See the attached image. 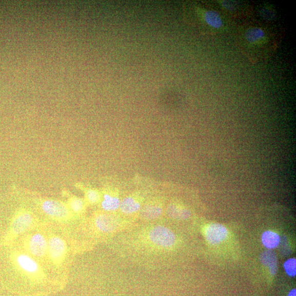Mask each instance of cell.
<instances>
[{
  "instance_id": "cell-4",
  "label": "cell",
  "mask_w": 296,
  "mask_h": 296,
  "mask_svg": "<svg viewBox=\"0 0 296 296\" xmlns=\"http://www.w3.org/2000/svg\"><path fill=\"white\" fill-rule=\"evenodd\" d=\"M47 252L51 261L55 265H60L67 253V246L65 241L58 236H53L48 242Z\"/></svg>"
},
{
  "instance_id": "cell-14",
  "label": "cell",
  "mask_w": 296,
  "mask_h": 296,
  "mask_svg": "<svg viewBox=\"0 0 296 296\" xmlns=\"http://www.w3.org/2000/svg\"><path fill=\"white\" fill-rule=\"evenodd\" d=\"M262 242L264 246L268 249H274L281 242V238L274 231L270 230L264 232L262 235Z\"/></svg>"
},
{
  "instance_id": "cell-12",
  "label": "cell",
  "mask_w": 296,
  "mask_h": 296,
  "mask_svg": "<svg viewBox=\"0 0 296 296\" xmlns=\"http://www.w3.org/2000/svg\"><path fill=\"white\" fill-rule=\"evenodd\" d=\"M167 213L169 217L177 220H186L191 216L190 211L179 203H172L167 206Z\"/></svg>"
},
{
  "instance_id": "cell-22",
  "label": "cell",
  "mask_w": 296,
  "mask_h": 296,
  "mask_svg": "<svg viewBox=\"0 0 296 296\" xmlns=\"http://www.w3.org/2000/svg\"><path fill=\"white\" fill-rule=\"evenodd\" d=\"M288 296H296V290L295 289L292 290L288 294Z\"/></svg>"
},
{
  "instance_id": "cell-13",
  "label": "cell",
  "mask_w": 296,
  "mask_h": 296,
  "mask_svg": "<svg viewBox=\"0 0 296 296\" xmlns=\"http://www.w3.org/2000/svg\"><path fill=\"white\" fill-rule=\"evenodd\" d=\"M260 260L264 266L268 268L272 275H275L278 271V261L277 254L272 250L263 251L260 255Z\"/></svg>"
},
{
  "instance_id": "cell-16",
  "label": "cell",
  "mask_w": 296,
  "mask_h": 296,
  "mask_svg": "<svg viewBox=\"0 0 296 296\" xmlns=\"http://www.w3.org/2000/svg\"><path fill=\"white\" fill-rule=\"evenodd\" d=\"M204 19L208 25L215 29L221 28L222 19L220 14L215 11H208L204 14Z\"/></svg>"
},
{
  "instance_id": "cell-7",
  "label": "cell",
  "mask_w": 296,
  "mask_h": 296,
  "mask_svg": "<svg viewBox=\"0 0 296 296\" xmlns=\"http://www.w3.org/2000/svg\"><path fill=\"white\" fill-rule=\"evenodd\" d=\"M228 234L227 228L219 223L208 225L205 231L206 241L211 245H218L225 241Z\"/></svg>"
},
{
  "instance_id": "cell-5",
  "label": "cell",
  "mask_w": 296,
  "mask_h": 296,
  "mask_svg": "<svg viewBox=\"0 0 296 296\" xmlns=\"http://www.w3.org/2000/svg\"><path fill=\"white\" fill-rule=\"evenodd\" d=\"M121 221L113 215L101 213L96 216L94 225L102 233H112L121 226Z\"/></svg>"
},
{
  "instance_id": "cell-1",
  "label": "cell",
  "mask_w": 296,
  "mask_h": 296,
  "mask_svg": "<svg viewBox=\"0 0 296 296\" xmlns=\"http://www.w3.org/2000/svg\"><path fill=\"white\" fill-rule=\"evenodd\" d=\"M148 238L152 245L161 249H171L176 242L173 232L163 226L152 227L148 231Z\"/></svg>"
},
{
  "instance_id": "cell-6",
  "label": "cell",
  "mask_w": 296,
  "mask_h": 296,
  "mask_svg": "<svg viewBox=\"0 0 296 296\" xmlns=\"http://www.w3.org/2000/svg\"><path fill=\"white\" fill-rule=\"evenodd\" d=\"M163 207L164 204L161 199H151L142 207L141 217L147 221L156 220L163 214Z\"/></svg>"
},
{
  "instance_id": "cell-15",
  "label": "cell",
  "mask_w": 296,
  "mask_h": 296,
  "mask_svg": "<svg viewBox=\"0 0 296 296\" xmlns=\"http://www.w3.org/2000/svg\"><path fill=\"white\" fill-rule=\"evenodd\" d=\"M245 36L248 42L254 44L262 41L265 37V33L262 29L253 27L246 31Z\"/></svg>"
},
{
  "instance_id": "cell-10",
  "label": "cell",
  "mask_w": 296,
  "mask_h": 296,
  "mask_svg": "<svg viewBox=\"0 0 296 296\" xmlns=\"http://www.w3.org/2000/svg\"><path fill=\"white\" fill-rule=\"evenodd\" d=\"M143 198L139 194H132L124 198L119 209L124 214H132L140 211L142 207Z\"/></svg>"
},
{
  "instance_id": "cell-3",
  "label": "cell",
  "mask_w": 296,
  "mask_h": 296,
  "mask_svg": "<svg viewBox=\"0 0 296 296\" xmlns=\"http://www.w3.org/2000/svg\"><path fill=\"white\" fill-rule=\"evenodd\" d=\"M42 209L46 214L55 219H67L70 214L68 206L54 200H46L42 204Z\"/></svg>"
},
{
  "instance_id": "cell-18",
  "label": "cell",
  "mask_w": 296,
  "mask_h": 296,
  "mask_svg": "<svg viewBox=\"0 0 296 296\" xmlns=\"http://www.w3.org/2000/svg\"><path fill=\"white\" fill-rule=\"evenodd\" d=\"M84 191L86 203L91 205H95L100 203L102 194L99 190L93 188H86Z\"/></svg>"
},
{
  "instance_id": "cell-19",
  "label": "cell",
  "mask_w": 296,
  "mask_h": 296,
  "mask_svg": "<svg viewBox=\"0 0 296 296\" xmlns=\"http://www.w3.org/2000/svg\"><path fill=\"white\" fill-rule=\"evenodd\" d=\"M286 273L289 277H294L296 275V260L292 258L286 261L284 264Z\"/></svg>"
},
{
  "instance_id": "cell-2",
  "label": "cell",
  "mask_w": 296,
  "mask_h": 296,
  "mask_svg": "<svg viewBox=\"0 0 296 296\" xmlns=\"http://www.w3.org/2000/svg\"><path fill=\"white\" fill-rule=\"evenodd\" d=\"M15 260L19 268L29 276L32 282L38 284L42 283L43 277L37 263L34 259L27 254H19Z\"/></svg>"
},
{
  "instance_id": "cell-17",
  "label": "cell",
  "mask_w": 296,
  "mask_h": 296,
  "mask_svg": "<svg viewBox=\"0 0 296 296\" xmlns=\"http://www.w3.org/2000/svg\"><path fill=\"white\" fill-rule=\"evenodd\" d=\"M86 203L85 200L73 196L69 199L68 207L70 211L75 213H82L85 209Z\"/></svg>"
},
{
  "instance_id": "cell-20",
  "label": "cell",
  "mask_w": 296,
  "mask_h": 296,
  "mask_svg": "<svg viewBox=\"0 0 296 296\" xmlns=\"http://www.w3.org/2000/svg\"><path fill=\"white\" fill-rule=\"evenodd\" d=\"M261 17L266 21H272L275 17V13L268 8H263L260 11Z\"/></svg>"
},
{
  "instance_id": "cell-9",
  "label": "cell",
  "mask_w": 296,
  "mask_h": 296,
  "mask_svg": "<svg viewBox=\"0 0 296 296\" xmlns=\"http://www.w3.org/2000/svg\"><path fill=\"white\" fill-rule=\"evenodd\" d=\"M33 215L28 211H23L15 216L12 223L13 233L19 235L25 233L33 225Z\"/></svg>"
},
{
  "instance_id": "cell-11",
  "label": "cell",
  "mask_w": 296,
  "mask_h": 296,
  "mask_svg": "<svg viewBox=\"0 0 296 296\" xmlns=\"http://www.w3.org/2000/svg\"><path fill=\"white\" fill-rule=\"evenodd\" d=\"M29 250L30 253L37 258H43L47 252L48 242L41 234H35L29 242Z\"/></svg>"
},
{
  "instance_id": "cell-8",
  "label": "cell",
  "mask_w": 296,
  "mask_h": 296,
  "mask_svg": "<svg viewBox=\"0 0 296 296\" xmlns=\"http://www.w3.org/2000/svg\"><path fill=\"white\" fill-rule=\"evenodd\" d=\"M101 194L100 203L102 209L104 211L113 212L119 209L121 201L117 189H107Z\"/></svg>"
},
{
  "instance_id": "cell-21",
  "label": "cell",
  "mask_w": 296,
  "mask_h": 296,
  "mask_svg": "<svg viewBox=\"0 0 296 296\" xmlns=\"http://www.w3.org/2000/svg\"><path fill=\"white\" fill-rule=\"evenodd\" d=\"M222 6L228 10H233L235 9V4L233 2L224 1L221 3Z\"/></svg>"
}]
</instances>
